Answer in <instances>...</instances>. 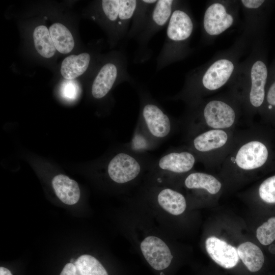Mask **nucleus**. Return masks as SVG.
Returning <instances> with one entry per match:
<instances>
[{
  "label": "nucleus",
  "instance_id": "6ab92c4d",
  "mask_svg": "<svg viewBox=\"0 0 275 275\" xmlns=\"http://www.w3.org/2000/svg\"><path fill=\"white\" fill-rule=\"evenodd\" d=\"M184 184L188 189H204L212 195L217 194L222 186L221 182L214 177L200 172L188 175L185 179Z\"/></svg>",
  "mask_w": 275,
  "mask_h": 275
},
{
  "label": "nucleus",
  "instance_id": "c85d7f7f",
  "mask_svg": "<svg viewBox=\"0 0 275 275\" xmlns=\"http://www.w3.org/2000/svg\"><path fill=\"white\" fill-rule=\"evenodd\" d=\"M0 275H13L11 272L7 268L1 266L0 267Z\"/></svg>",
  "mask_w": 275,
  "mask_h": 275
},
{
  "label": "nucleus",
  "instance_id": "f257e3e1",
  "mask_svg": "<svg viewBox=\"0 0 275 275\" xmlns=\"http://www.w3.org/2000/svg\"><path fill=\"white\" fill-rule=\"evenodd\" d=\"M140 97L138 125L156 146L170 135L172 130L171 119L148 93L140 91Z\"/></svg>",
  "mask_w": 275,
  "mask_h": 275
},
{
  "label": "nucleus",
  "instance_id": "2eb2a0df",
  "mask_svg": "<svg viewBox=\"0 0 275 275\" xmlns=\"http://www.w3.org/2000/svg\"><path fill=\"white\" fill-rule=\"evenodd\" d=\"M157 200L162 209L174 215L182 214L186 207L184 197L170 188L161 189L157 195Z\"/></svg>",
  "mask_w": 275,
  "mask_h": 275
},
{
  "label": "nucleus",
  "instance_id": "9b49d317",
  "mask_svg": "<svg viewBox=\"0 0 275 275\" xmlns=\"http://www.w3.org/2000/svg\"><path fill=\"white\" fill-rule=\"evenodd\" d=\"M234 70V65L227 59H221L213 63L204 74L202 82L209 90H216L225 85Z\"/></svg>",
  "mask_w": 275,
  "mask_h": 275
},
{
  "label": "nucleus",
  "instance_id": "4be33fe9",
  "mask_svg": "<svg viewBox=\"0 0 275 275\" xmlns=\"http://www.w3.org/2000/svg\"><path fill=\"white\" fill-rule=\"evenodd\" d=\"M79 275H108L103 265L94 257L82 255L74 264Z\"/></svg>",
  "mask_w": 275,
  "mask_h": 275
},
{
  "label": "nucleus",
  "instance_id": "1a4fd4ad",
  "mask_svg": "<svg viewBox=\"0 0 275 275\" xmlns=\"http://www.w3.org/2000/svg\"><path fill=\"white\" fill-rule=\"evenodd\" d=\"M268 154L267 149L264 144L259 141H251L239 149L236 156V162L242 169H255L265 163Z\"/></svg>",
  "mask_w": 275,
  "mask_h": 275
},
{
  "label": "nucleus",
  "instance_id": "c756f323",
  "mask_svg": "<svg viewBox=\"0 0 275 275\" xmlns=\"http://www.w3.org/2000/svg\"><path fill=\"white\" fill-rule=\"evenodd\" d=\"M76 260H75L74 259H71L70 263L74 264Z\"/></svg>",
  "mask_w": 275,
  "mask_h": 275
},
{
  "label": "nucleus",
  "instance_id": "412c9836",
  "mask_svg": "<svg viewBox=\"0 0 275 275\" xmlns=\"http://www.w3.org/2000/svg\"><path fill=\"white\" fill-rule=\"evenodd\" d=\"M33 39L35 48L41 56L50 58L54 55L56 49L46 26H37L33 32Z\"/></svg>",
  "mask_w": 275,
  "mask_h": 275
},
{
  "label": "nucleus",
  "instance_id": "7ed1b4c3",
  "mask_svg": "<svg viewBox=\"0 0 275 275\" xmlns=\"http://www.w3.org/2000/svg\"><path fill=\"white\" fill-rule=\"evenodd\" d=\"M175 4L176 1L173 0L157 1L144 28L136 37L139 53H145L149 40L168 23Z\"/></svg>",
  "mask_w": 275,
  "mask_h": 275
},
{
  "label": "nucleus",
  "instance_id": "a878e982",
  "mask_svg": "<svg viewBox=\"0 0 275 275\" xmlns=\"http://www.w3.org/2000/svg\"><path fill=\"white\" fill-rule=\"evenodd\" d=\"M60 275H79L75 265L71 263L66 264Z\"/></svg>",
  "mask_w": 275,
  "mask_h": 275
},
{
  "label": "nucleus",
  "instance_id": "5701e85b",
  "mask_svg": "<svg viewBox=\"0 0 275 275\" xmlns=\"http://www.w3.org/2000/svg\"><path fill=\"white\" fill-rule=\"evenodd\" d=\"M256 236L264 245L270 244L275 240V216L269 218L257 228Z\"/></svg>",
  "mask_w": 275,
  "mask_h": 275
},
{
  "label": "nucleus",
  "instance_id": "39448f33",
  "mask_svg": "<svg viewBox=\"0 0 275 275\" xmlns=\"http://www.w3.org/2000/svg\"><path fill=\"white\" fill-rule=\"evenodd\" d=\"M141 250L148 264L158 275H167L173 256L163 240L156 236H148L141 242Z\"/></svg>",
  "mask_w": 275,
  "mask_h": 275
},
{
  "label": "nucleus",
  "instance_id": "dca6fc26",
  "mask_svg": "<svg viewBox=\"0 0 275 275\" xmlns=\"http://www.w3.org/2000/svg\"><path fill=\"white\" fill-rule=\"evenodd\" d=\"M90 59V55L86 52L68 56L61 65L62 75L65 79L70 80L82 75L88 69Z\"/></svg>",
  "mask_w": 275,
  "mask_h": 275
},
{
  "label": "nucleus",
  "instance_id": "0eeeda50",
  "mask_svg": "<svg viewBox=\"0 0 275 275\" xmlns=\"http://www.w3.org/2000/svg\"><path fill=\"white\" fill-rule=\"evenodd\" d=\"M205 248L210 257L221 267L230 269L237 266L239 259L237 250L225 241L211 236L206 240Z\"/></svg>",
  "mask_w": 275,
  "mask_h": 275
},
{
  "label": "nucleus",
  "instance_id": "b1692460",
  "mask_svg": "<svg viewBox=\"0 0 275 275\" xmlns=\"http://www.w3.org/2000/svg\"><path fill=\"white\" fill-rule=\"evenodd\" d=\"M259 194L263 201L275 203V175L268 178L261 184Z\"/></svg>",
  "mask_w": 275,
  "mask_h": 275
},
{
  "label": "nucleus",
  "instance_id": "4468645a",
  "mask_svg": "<svg viewBox=\"0 0 275 275\" xmlns=\"http://www.w3.org/2000/svg\"><path fill=\"white\" fill-rule=\"evenodd\" d=\"M239 258L246 269L252 273L259 271L264 263V256L261 249L251 242L240 244L237 249Z\"/></svg>",
  "mask_w": 275,
  "mask_h": 275
},
{
  "label": "nucleus",
  "instance_id": "a211bd4d",
  "mask_svg": "<svg viewBox=\"0 0 275 275\" xmlns=\"http://www.w3.org/2000/svg\"><path fill=\"white\" fill-rule=\"evenodd\" d=\"M156 0H139L134 13L127 37H136L144 28Z\"/></svg>",
  "mask_w": 275,
  "mask_h": 275
},
{
  "label": "nucleus",
  "instance_id": "20e7f679",
  "mask_svg": "<svg viewBox=\"0 0 275 275\" xmlns=\"http://www.w3.org/2000/svg\"><path fill=\"white\" fill-rule=\"evenodd\" d=\"M127 63L125 58L119 65L109 62L101 68L92 85L91 92L94 98L100 99L104 97L118 79L124 81L132 80L127 72Z\"/></svg>",
  "mask_w": 275,
  "mask_h": 275
},
{
  "label": "nucleus",
  "instance_id": "f8f14e48",
  "mask_svg": "<svg viewBox=\"0 0 275 275\" xmlns=\"http://www.w3.org/2000/svg\"><path fill=\"white\" fill-rule=\"evenodd\" d=\"M268 76L265 64L260 60L255 62L251 71V88L250 93L251 103L255 107H259L265 97V86Z\"/></svg>",
  "mask_w": 275,
  "mask_h": 275
},
{
  "label": "nucleus",
  "instance_id": "9d476101",
  "mask_svg": "<svg viewBox=\"0 0 275 275\" xmlns=\"http://www.w3.org/2000/svg\"><path fill=\"white\" fill-rule=\"evenodd\" d=\"M233 18L226 12L225 7L220 3H214L206 10L203 19L204 28L210 35L222 33L233 23Z\"/></svg>",
  "mask_w": 275,
  "mask_h": 275
},
{
  "label": "nucleus",
  "instance_id": "ddd939ff",
  "mask_svg": "<svg viewBox=\"0 0 275 275\" xmlns=\"http://www.w3.org/2000/svg\"><path fill=\"white\" fill-rule=\"evenodd\" d=\"M52 185L58 198L64 203L73 205L80 198V189L77 183L68 176L59 174L52 180Z\"/></svg>",
  "mask_w": 275,
  "mask_h": 275
},
{
  "label": "nucleus",
  "instance_id": "423d86ee",
  "mask_svg": "<svg viewBox=\"0 0 275 275\" xmlns=\"http://www.w3.org/2000/svg\"><path fill=\"white\" fill-rule=\"evenodd\" d=\"M195 161L194 155L189 152L170 151L154 160L151 169L165 174H182L191 170Z\"/></svg>",
  "mask_w": 275,
  "mask_h": 275
},
{
  "label": "nucleus",
  "instance_id": "bb28decb",
  "mask_svg": "<svg viewBox=\"0 0 275 275\" xmlns=\"http://www.w3.org/2000/svg\"><path fill=\"white\" fill-rule=\"evenodd\" d=\"M267 101L270 106H275V80L270 86L267 94Z\"/></svg>",
  "mask_w": 275,
  "mask_h": 275
},
{
  "label": "nucleus",
  "instance_id": "cd10ccee",
  "mask_svg": "<svg viewBox=\"0 0 275 275\" xmlns=\"http://www.w3.org/2000/svg\"><path fill=\"white\" fill-rule=\"evenodd\" d=\"M243 5L246 8L256 9L260 7L264 3L263 0H242Z\"/></svg>",
  "mask_w": 275,
  "mask_h": 275
},
{
  "label": "nucleus",
  "instance_id": "393cba45",
  "mask_svg": "<svg viewBox=\"0 0 275 275\" xmlns=\"http://www.w3.org/2000/svg\"><path fill=\"white\" fill-rule=\"evenodd\" d=\"M79 89L74 82H66L62 88L63 96L67 99H74L78 94Z\"/></svg>",
  "mask_w": 275,
  "mask_h": 275
},
{
  "label": "nucleus",
  "instance_id": "6e6552de",
  "mask_svg": "<svg viewBox=\"0 0 275 275\" xmlns=\"http://www.w3.org/2000/svg\"><path fill=\"white\" fill-rule=\"evenodd\" d=\"M203 116L207 125L215 129L231 127L235 119L233 109L219 100H212L207 103L203 110Z\"/></svg>",
  "mask_w": 275,
  "mask_h": 275
},
{
  "label": "nucleus",
  "instance_id": "aec40b11",
  "mask_svg": "<svg viewBox=\"0 0 275 275\" xmlns=\"http://www.w3.org/2000/svg\"><path fill=\"white\" fill-rule=\"evenodd\" d=\"M51 39L56 49L60 52L66 54L74 48V41L70 31L60 23L52 24L49 29Z\"/></svg>",
  "mask_w": 275,
  "mask_h": 275
},
{
  "label": "nucleus",
  "instance_id": "f3484780",
  "mask_svg": "<svg viewBox=\"0 0 275 275\" xmlns=\"http://www.w3.org/2000/svg\"><path fill=\"white\" fill-rule=\"evenodd\" d=\"M227 140L228 135L224 130L213 129L197 135L193 142L196 150L205 152L223 147Z\"/></svg>",
  "mask_w": 275,
  "mask_h": 275
},
{
  "label": "nucleus",
  "instance_id": "f03ea898",
  "mask_svg": "<svg viewBox=\"0 0 275 275\" xmlns=\"http://www.w3.org/2000/svg\"><path fill=\"white\" fill-rule=\"evenodd\" d=\"M193 28L189 15L184 10L175 9L167 25L164 44L157 58L158 70L166 67L176 59L178 46L190 37Z\"/></svg>",
  "mask_w": 275,
  "mask_h": 275
}]
</instances>
